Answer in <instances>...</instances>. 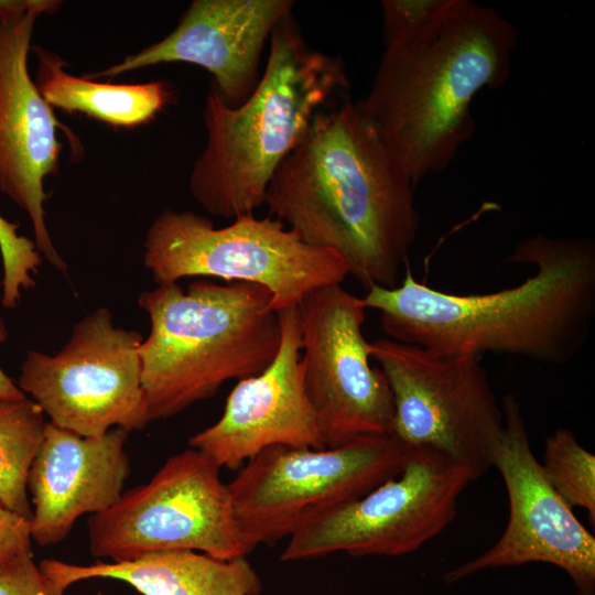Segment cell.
Here are the masks:
<instances>
[{
	"label": "cell",
	"mask_w": 595,
	"mask_h": 595,
	"mask_svg": "<svg viewBox=\"0 0 595 595\" xmlns=\"http://www.w3.org/2000/svg\"><path fill=\"white\" fill-rule=\"evenodd\" d=\"M414 185L356 101L321 110L273 173L269 216L339 256L365 289L398 285L420 216Z\"/></svg>",
	"instance_id": "1"
},
{
	"label": "cell",
	"mask_w": 595,
	"mask_h": 595,
	"mask_svg": "<svg viewBox=\"0 0 595 595\" xmlns=\"http://www.w3.org/2000/svg\"><path fill=\"white\" fill-rule=\"evenodd\" d=\"M505 262L530 263L521 284L485 294L446 293L408 268L393 288L370 286L366 309L380 313L393 340L436 351L508 354L561 365L586 344L595 318V244L587 237L534 235Z\"/></svg>",
	"instance_id": "2"
},
{
	"label": "cell",
	"mask_w": 595,
	"mask_h": 595,
	"mask_svg": "<svg viewBox=\"0 0 595 595\" xmlns=\"http://www.w3.org/2000/svg\"><path fill=\"white\" fill-rule=\"evenodd\" d=\"M518 37L493 8L448 0L419 30L385 45L357 100L415 185L445 170L475 131L470 105L511 74Z\"/></svg>",
	"instance_id": "3"
},
{
	"label": "cell",
	"mask_w": 595,
	"mask_h": 595,
	"mask_svg": "<svg viewBox=\"0 0 595 595\" xmlns=\"http://www.w3.org/2000/svg\"><path fill=\"white\" fill-rule=\"evenodd\" d=\"M269 42L259 83L244 102L227 105L214 85L205 100L206 143L188 186L219 218L252 215L264 204L280 163L327 101L350 86L343 60L312 47L292 12L279 20Z\"/></svg>",
	"instance_id": "4"
},
{
	"label": "cell",
	"mask_w": 595,
	"mask_h": 595,
	"mask_svg": "<svg viewBox=\"0 0 595 595\" xmlns=\"http://www.w3.org/2000/svg\"><path fill=\"white\" fill-rule=\"evenodd\" d=\"M150 333L139 347L150 421L209 399L228 380L262 372L281 343L273 295L247 282H177L143 291Z\"/></svg>",
	"instance_id": "5"
},
{
	"label": "cell",
	"mask_w": 595,
	"mask_h": 595,
	"mask_svg": "<svg viewBox=\"0 0 595 595\" xmlns=\"http://www.w3.org/2000/svg\"><path fill=\"white\" fill-rule=\"evenodd\" d=\"M143 263L156 284L188 277L267 288L274 310L298 306L311 291L349 274L336 253L304 242L282 221L244 215L216 228L193 212L165 209L149 227Z\"/></svg>",
	"instance_id": "6"
},
{
	"label": "cell",
	"mask_w": 595,
	"mask_h": 595,
	"mask_svg": "<svg viewBox=\"0 0 595 595\" xmlns=\"http://www.w3.org/2000/svg\"><path fill=\"white\" fill-rule=\"evenodd\" d=\"M219 470L192 447L170 456L148 483L123 491L113 506L89 517L90 554L109 562L172 550L224 560L247 556L252 550Z\"/></svg>",
	"instance_id": "7"
},
{
	"label": "cell",
	"mask_w": 595,
	"mask_h": 595,
	"mask_svg": "<svg viewBox=\"0 0 595 595\" xmlns=\"http://www.w3.org/2000/svg\"><path fill=\"white\" fill-rule=\"evenodd\" d=\"M393 401V429L405 447L436 450L476 479L493 467L504 413L478 357L389 339L369 342Z\"/></svg>",
	"instance_id": "8"
},
{
	"label": "cell",
	"mask_w": 595,
	"mask_h": 595,
	"mask_svg": "<svg viewBox=\"0 0 595 595\" xmlns=\"http://www.w3.org/2000/svg\"><path fill=\"white\" fill-rule=\"evenodd\" d=\"M407 447L392 434L335 447L272 446L228 484L241 532L253 551L290 537L309 517L355 500L403 468Z\"/></svg>",
	"instance_id": "9"
},
{
	"label": "cell",
	"mask_w": 595,
	"mask_h": 595,
	"mask_svg": "<svg viewBox=\"0 0 595 595\" xmlns=\"http://www.w3.org/2000/svg\"><path fill=\"white\" fill-rule=\"evenodd\" d=\"M407 450L397 476L355 500L305 519L289 537L280 560L302 561L337 552L399 556L441 533L457 513L458 497L476 477L436 450Z\"/></svg>",
	"instance_id": "10"
},
{
	"label": "cell",
	"mask_w": 595,
	"mask_h": 595,
	"mask_svg": "<svg viewBox=\"0 0 595 595\" xmlns=\"http://www.w3.org/2000/svg\"><path fill=\"white\" fill-rule=\"evenodd\" d=\"M137 331L113 324L98 307L74 326L54 355L28 351L18 386L51 423L83 436H100L113 428L129 433L150 421L142 390Z\"/></svg>",
	"instance_id": "11"
},
{
	"label": "cell",
	"mask_w": 595,
	"mask_h": 595,
	"mask_svg": "<svg viewBox=\"0 0 595 595\" xmlns=\"http://www.w3.org/2000/svg\"><path fill=\"white\" fill-rule=\"evenodd\" d=\"M298 307L304 386L326 447L391 435L392 394L369 363L363 299L331 284L311 291Z\"/></svg>",
	"instance_id": "12"
},
{
	"label": "cell",
	"mask_w": 595,
	"mask_h": 595,
	"mask_svg": "<svg viewBox=\"0 0 595 595\" xmlns=\"http://www.w3.org/2000/svg\"><path fill=\"white\" fill-rule=\"evenodd\" d=\"M504 431L493 467L505 483L507 527L479 556L446 572L454 583L482 570L542 562L567 573L577 595H595V538L549 484L534 456L519 401L504 398Z\"/></svg>",
	"instance_id": "13"
},
{
	"label": "cell",
	"mask_w": 595,
	"mask_h": 595,
	"mask_svg": "<svg viewBox=\"0 0 595 595\" xmlns=\"http://www.w3.org/2000/svg\"><path fill=\"white\" fill-rule=\"evenodd\" d=\"M58 6L47 0H0V192L29 215L40 255L65 271L44 218L43 181L58 166V122L28 72L34 22Z\"/></svg>",
	"instance_id": "14"
},
{
	"label": "cell",
	"mask_w": 595,
	"mask_h": 595,
	"mask_svg": "<svg viewBox=\"0 0 595 595\" xmlns=\"http://www.w3.org/2000/svg\"><path fill=\"white\" fill-rule=\"evenodd\" d=\"M278 315L281 343L272 363L238 380L221 416L188 440L219 469L238 470L272 446L326 447L304 386L299 307Z\"/></svg>",
	"instance_id": "15"
},
{
	"label": "cell",
	"mask_w": 595,
	"mask_h": 595,
	"mask_svg": "<svg viewBox=\"0 0 595 595\" xmlns=\"http://www.w3.org/2000/svg\"><path fill=\"white\" fill-rule=\"evenodd\" d=\"M292 0H194L161 41L87 78L116 76L161 63L183 62L208 71L229 106H238L261 77L260 60Z\"/></svg>",
	"instance_id": "16"
},
{
	"label": "cell",
	"mask_w": 595,
	"mask_h": 595,
	"mask_svg": "<svg viewBox=\"0 0 595 595\" xmlns=\"http://www.w3.org/2000/svg\"><path fill=\"white\" fill-rule=\"evenodd\" d=\"M128 435L113 428L100 436H83L47 421L26 480L32 541L58 544L83 515L102 512L118 501L131 470Z\"/></svg>",
	"instance_id": "17"
},
{
	"label": "cell",
	"mask_w": 595,
	"mask_h": 595,
	"mask_svg": "<svg viewBox=\"0 0 595 595\" xmlns=\"http://www.w3.org/2000/svg\"><path fill=\"white\" fill-rule=\"evenodd\" d=\"M39 565L63 593L75 583L94 578L125 582L141 595H260L263 589L247 556L224 560L192 550L93 564L46 559Z\"/></svg>",
	"instance_id": "18"
},
{
	"label": "cell",
	"mask_w": 595,
	"mask_h": 595,
	"mask_svg": "<svg viewBox=\"0 0 595 595\" xmlns=\"http://www.w3.org/2000/svg\"><path fill=\"white\" fill-rule=\"evenodd\" d=\"M39 58L36 87L52 107L78 111L119 127H134L151 120L169 101L161 82L111 84L77 77L63 69L60 56L34 47Z\"/></svg>",
	"instance_id": "19"
},
{
	"label": "cell",
	"mask_w": 595,
	"mask_h": 595,
	"mask_svg": "<svg viewBox=\"0 0 595 595\" xmlns=\"http://www.w3.org/2000/svg\"><path fill=\"white\" fill-rule=\"evenodd\" d=\"M46 424L41 408L28 397L0 401V502L29 520L26 480Z\"/></svg>",
	"instance_id": "20"
},
{
	"label": "cell",
	"mask_w": 595,
	"mask_h": 595,
	"mask_svg": "<svg viewBox=\"0 0 595 595\" xmlns=\"http://www.w3.org/2000/svg\"><path fill=\"white\" fill-rule=\"evenodd\" d=\"M542 470L556 494L571 507H582L595 522V456L567 429L547 436Z\"/></svg>",
	"instance_id": "21"
},
{
	"label": "cell",
	"mask_w": 595,
	"mask_h": 595,
	"mask_svg": "<svg viewBox=\"0 0 595 595\" xmlns=\"http://www.w3.org/2000/svg\"><path fill=\"white\" fill-rule=\"evenodd\" d=\"M0 253L3 268L1 303L12 309L22 292L35 285L34 274L41 264V256L35 242L19 235L18 226L1 215Z\"/></svg>",
	"instance_id": "22"
},
{
	"label": "cell",
	"mask_w": 595,
	"mask_h": 595,
	"mask_svg": "<svg viewBox=\"0 0 595 595\" xmlns=\"http://www.w3.org/2000/svg\"><path fill=\"white\" fill-rule=\"evenodd\" d=\"M448 0H382L383 45L419 30L435 18Z\"/></svg>",
	"instance_id": "23"
},
{
	"label": "cell",
	"mask_w": 595,
	"mask_h": 595,
	"mask_svg": "<svg viewBox=\"0 0 595 595\" xmlns=\"http://www.w3.org/2000/svg\"><path fill=\"white\" fill-rule=\"evenodd\" d=\"M35 563L32 551L0 566V595H64Z\"/></svg>",
	"instance_id": "24"
},
{
	"label": "cell",
	"mask_w": 595,
	"mask_h": 595,
	"mask_svg": "<svg viewBox=\"0 0 595 595\" xmlns=\"http://www.w3.org/2000/svg\"><path fill=\"white\" fill-rule=\"evenodd\" d=\"M29 551H32L30 520L0 502V566Z\"/></svg>",
	"instance_id": "25"
},
{
	"label": "cell",
	"mask_w": 595,
	"mask_h": 595,
	"mask_svg": "<svg viewBox=\"0 0 595 595\" xmlns=\"http://www.w3.org/2000/svg\"><path fill=\"white\" fill-rule=\"evenodd\" d=\"M8 338V331L3 318L0 316V344ZM26 396L0 367V401L21 400Z\"/></svg>",
	"instance_id": "26"
}]
</instances>
